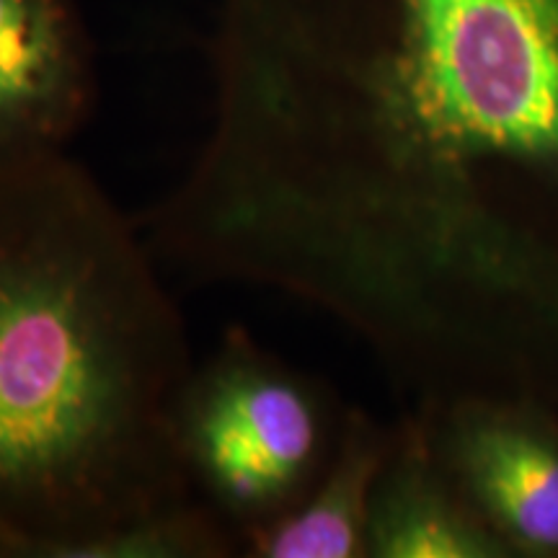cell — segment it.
<instances>
[{"instance_id":"obj_1","label":"cell","mask_w":558,"mask_h":558,"mask_svg":"<svg viewBox=\"0 0 558 558\" xmlns=\"http://www.w3.org/2000/svg\"><path fill=\"white\" fill-rule=\"evenodd\" d=\"M235 277L380 352L558 357V0H349L239 68L186 177Z\"/></svg>"},{"instance_id":"obj_2","label":"cell","mask_w":558,"mask_h":558,"mask_svg":"<svg viewBox=\"0 0 558 558\" xmlns=\"http://www.w3.org/2000/svg\"><path fill=\"white\" fill-rule=\"evenodd\" d=\"M192 373L137 220L65 150L0 160V558L169 556Z\"/></svg>"},{"instance_id":"obj_4","label":"cell","mask_w":558,"mask_h":558,"mask_svg":"<svg viewBox=\"0 0 558 558\" xmlns=\"http://www.w3.org/2000/svg\"><path fill=\"white\" fill-rule=\"evenodd\" d=\"M432 450L512 556L558 558V414L522 393L418 407Z\"/></svg>"},{"instance_id":"obj_3","label":"cell","mask_w":558,"mask_h":558,"mask_svg":"<svg viewBox=\"0 0 558 558\" xmlns=\"http://www.w3.org/2000/svg\"><path fill=\"white\" fill-rule=\"evenodd\" d=\"M344 411L320 383L243 329L194 367L181 403V448L194 494L239 541L295 509L337 450Z\"/></svg>"},{"instance_id":"obj_7","label":"cell","mask_w":558,"mask_h":558,"mask_svg":"<svg viewBox=\"0 0 558 558\" xmlns=\"http://www.w3.org/2000/svg\"><path fill=\"white\" fill-rule=\"evenodd\" d=\"M396 427L360 409L344 411L337 450L324 476L295 509L251 530L241 541L248 558H367V522L373 494Z\"/></svg>"},{"instance_id":"obj_5","label":"cell","mask_w":558,"mask_h":558,"mask_svg":"<svg viewBox=\"0 0 558 558\" xmlns=\"http://www.w3.org/2000/svg\"><path fill=\"white\" fill-rule=\"evenodd\" d=\"M88 75L62 0H0V160L65 150Z\"/></svg>"},{"instance_id":"obj_6","label":"cell","mask_w":558,"mask_h":558,"mask_svg":"<svg viewBox=\"0 0 558 558\" xmlns=\"http://www.w3.org/2000/svg\"><path fill=\"white\" fill-rule=\"evenodd\" d=\"M367 558H512L442 469L418 414L396 424L369 507Z\"/></svg>"}]
</instances>
